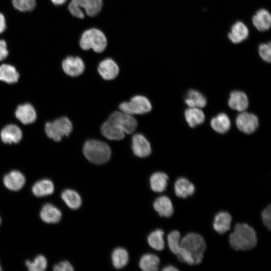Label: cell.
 <instances>
[{"label":"cell","instance_id":"obj_1","mask_svg":"<svg viewBox=\"0 0 271 271\" xmlns=\"http://www.w3.org/2000/svg\"><path fill=\"white\" fill-rule=\"evenodd\" d=\"M229 242L232 248L245 251L254 247L257 242L254 229L246 223H237L230 234Z\"/></svg>","mask_w":271,"mask_h":271},{"label":"cell","instance_id":"obj_2","mask_svg":"<svg viewBox=\"0 0 271 271\" xmlns=\"http://www.w3.org/2000/svg\"><path fill=\"white\" fill-rule=\"evenodd\" d=\"M83 153L89 161L97 165L106 163L111 156L109 146L104 142L95 140L86 142L83 147Z\"/></svg>","mask_w":271,"mask_h":271},{"label":"cell","instance_id":"obj_3","mask_svg":"<svg viewBox=\"0 0 271 271\" xmlns=\"http://www.w3.org/2000/svg\"><path fill=\"white\" fill-rule=\"evenodd\" d=\"M107 45L106 36L100 30L92 28L83 32L79 40L80 48L85 51L92 49L95 52H103Z\"/></svg>","mask_w":271,"mask_h":271},{"label":"cell","instance_id":"obj_4","mask_svg":"<svg viewBox=\"0 0 271 271\" xmlns=\"http://www.w3.org/2000/svg\"><path fill=\"white\" fill-rule=\"evenodd\" d=\"M180 246L191 254L195 264L201 262L206 248V244L201 235L193 232L187 234L180 240Z\"/></svg>","mask_w":271,"mask_h":271},{"label":"cell","instance_id":"obj_5","mask_svg":"<svg viewBox=\"0 0 271 271\" xmlns=\"http://www.w3.org/2000/svg\"><path fill=\"white\" fill-rule=\"evenodd\" d=\"M72 130V123L66 116L48 122L45 126V131L47 137L56 142H59L63 137L68 136Z\"/></svg>","mask_w":271,"mask_h":271},{"label":"cell","instance_id":"obj_6","mask_svg":"<svg viewBox=\"0 0 271 271\" xmlns=\"http://www.w3.org/2000/svg\"><path fill=\"white\" fill-rule=\"evenodd\" d=\"M119 109L130 115L144 114L150 112L152 105L149 100L142 95H136L129 101L124 102L119 105Z\"/></svg>","mask_w":271,"mask_h":271},{"label":"cell","instance_id":"obj_7","mask_svg":"<svg viewBox=\"0 0 271 271\" xmlns=\"http://www.w3.org/2000/svg\"><path fill=\"white\" fill-rule=\"evenodd\" d=\"M108 120L114 123L127 134L133 132L138 125L137 121L132 115L122 111L113 112L109 115Z\"/></svg>","mask_w":271,"mask_h":271},{"label":"cell","instance_id":"obj_8","mask_svg":"<svg viewBox=\"0 0 271 271\" xmlns=\"http://www.w3.org/2000/svg\"><path fill=\"white\" fill-rule=\"evenodd\" d=\"M236 124L241 131L250 134L253 132L257 128L258 119L254 114L242 111L237 115Z\"/></svg>","mask_w":271,"mask_h":271},{"label":"cell","instance_id":"obj_9","mask_svg":"<svg viewBox=\"0 0 271 271\" xmlns=\"http://www.w3.org/2000/svg\"><path fill=\"white\" fill-rule=\"evenodd\" d=\"M62 67L66 74L70 76L76 77L83 72L85 65L81 58L70 56L63 60Z\"/></svg>","mask_w":271,"mask_h":271},{"label":"cell","instance_id":"obj_10","mask_svg":"<svg viewBox=\"0 0 271 271\" xmlns=\"http://www.w3.org/2000/svg\"><path fill=\"white\" fill-rule=\"evenodd\" d=\"M3 182L4 186L9 190L18 191L25 184L26 178L20 171L12 170L4 176Z\"/></svg>","mask_w":271,"mask_h":271},{"label":"cell","instance_id":"obj_11","mask_svg":"<svg viewBox=\"0 0 271 271\" xmlns=\"http://www.w3.org/2000/svg\"><path fill=\"white\" fill-rule=\"evenodd\" d=\"M132 149L134 154L140 158L149 156L151 153V145L142 134L137 133L132 138Z\"/></svg>","mask_w":271,"mask_h":271},{"label":"cell","instance_id":"obj_12","mask_svg":"<svg viewBox=\"0 0 271 271\" xmlns=\"http://www.w3.org/2000/svg\"><path fill=\"white\" fill-rule=\"evenodd\" d=\"M97 70L102 78L106 80L114 79L119 73L118 66L111 58H106L101 61L98 65Z\"/></svg>","mask_w":271,"mask_h":271},{"label":"cell","instance_id":"obj_13","mask_svg":"<svg viewBox=\"0 0 271 271\" xmlns=\"http://www.w3.org/2000/svg\"><path fill=\"white\" fill-rule=\"evenodd\" d=\"M15 113L16 118L24 124L33 123L37 118L36 110L29 103L18 106Z\"/></svg>","mask_w":271,"mask_h":271},{"label":"cell","instance_id":"obj_14","mask_svg":"<svg viewBox=\"0 0 271 271\" xmlns=\"http://www.w3.org/2000/svg\"><path fill=\"white\" fill-rule=\"evenodd\" d=\"M23 133L20 128L14 124H9L3 128L0 132L2 142L7 144L18 143L22 139Z\"/></svg>","mask_w":271,"mask_h":271},{"label":"cell","instance_id":"obj_15","mask_svg":"<svg viewBox=\"0 0 271 271\" xmlns=\"http://www.w3.org/2000/svg\"><path fill=\"white\" fill-rule=\"evenodd\" d=\"M62 212L56 206L50 203H45L40 211V217L47 223H58L62 218Z\"/></svg>","mask_w":271,"mask_h":271},{"label":"cell","instance_id":"obj_16","mask_svg":"<svg viewBox=\"0 0 271 271\" xmlns=\"http://www.w3.org/2000/svg\"><path fill=\"white\" fill-rule=\"evenodd\" d=\"M248 35L247 27L243 22L238 21L232 26L228 37L232 43L238 44L246 39Z\"/></svg>","mask_w":271,"mask_h":271},{"label":"cell","instance_id":"obj_17","mask_svg":"<svg viewBox=\"0 0 271 271\" xmlns=\"http://www.w3.org/2000/svg\"><path fill=\"white\" fill-rule=\"evenodd\" d=\"M252 21L257 30L261 32L267 31L271 26V16L267 10L261 9L253 15Z\"/></svg>","mask_w":271,"mask_h":271},{"label":"cell","instance_id":"obj_18","mask_svg":"<svg viewBox=\"0 0 271 271\" xmlns=\"http://www.w3.org/2000/svg\"><path fill=\"white\" fill-rule=\"evenodd\" d=\"M228 104L231 109L242 112L247 108L248 100L246 95L244 92L233 91L230 94Z\"/></svg>","mask_w":271,"mask_h":271},{"label":"cell","instance_id":"obj_19","mask_svg":"<svg viewBox=\"0 0 271 271\" xmlns=\"http://www.w3.org/2000/svg\"><path fill=\"white\" fill-rule=\"evenodd\" d=\"M55 189L53 182L48 179H43L35 182L32 187V192L37 197H42L52 194Z\"/></svg>","mask_w":271,"mask_h":271},{"label":"cell","instance_id":"obj_20","mask_svg":"<svg viewBox=\"0 0 271 271\" xmlns=\"http://www.w3.org/2000/svg\"><path fill=\"white\" fill-rule=\"evenodd\" d=\"M71 1L76 3L90 17L98 15L103 7L102 0H71Z\"/></svg>","mask_w":271,"mask_h":271},{"label":"cell","instance_id":"obj_21","mask_svg":"<svg viewBox=\"0 0 271 271\" xmlns=\"http://www.w3.org/2000/svg\"><path fill=\"white\" fill-rule=\"evenodd\" d=\"M101 132L107 139L116 141L123 139L125 134L114 123L108 119L102 125Z\"/></svg>","mask_w":271,"mask_h":271},{"label":"cell","instance_id":"obj_22","mask_svg":"<svg viewBox=\"0 0 271 271\" xmlns=\"http://www.w3.org/2000/svg\"><path fill=\"white\" fill-rule=\"evenodd\" d=\"M176 195L178 197L186 198L193 195L195 188L193 183L185 178H179L174 184Z\"/></svg>","mask_w":271,"mask_h":271},{"label":"cell","instance_id":"obj_23","mask_svg":"<svg viewBox=\"0 0 271 271\" xmlns=\"http://www.w3.org/2000/svg\"><path fill=\"white\" fill-rule=\"evenodd\" d=\"M232 217L227 212L221 211L218 213L214 220L213 227L219 234H223L230 228Z\"/></svg>","mask_w":271,"mask_h":271},{"label":"cell","instance_id":"obj_24","mask_svg":"<svg viewBox=\"0 0 271 271\" xmlns=\"http://www.w3.org/2000/svg\"><path fill=\"white\" fill-rule=\"evenodd\" d=\"M153 206L155 210L162 217H170L174 212L172 202L166 196H162L158 198L155 201Z\"/></svg>","mask_w":271,"mask_h":271},{"label":"cell","instance_id":"obj_25","mask_svg":"<svg viewBox=\"0 0 271 271\" xmlns=\"http://www.w3.org/2000/svg\"><path fill=\"white\" fill-rule=\"evenodd\" d=\"M185 119L191 127H195L202 123L205 120L204 112L198 107H189L184 113Z\"/></svg>","mask_w":271,"mask_h":271},{"label":"cell","instance_id":"obj_26","mask_svg":"<svg viewBox=\"0 0 271 271\" xmlns=\"http://www.w3.org/2000/svg\"><path fill=\"white\" fill-rule=\"evenodd\" d=\"M210 124L215 131L224 133L230 129L231 122L226 114L220 113L211 119Z\"/></svg>","mask_w":271,"mask_h":271},{"label":"cell","instance_id":"obj_27","mask_svg":"<svg viewBox=\"0 0 271 271\" xmlns=\"http://www.w3.org/2000/svg\"><path fill=\"white\" fill-rule=\"evenodd\" d=\"M19 78V73L16 68L10 64L0 65V81L9 84L17 82Z\"/></svg>","mask_w":271,"mask_h":271},{"label":"cell","instance_id":"obj_28","mask_svg":"<svg viewBox=\"0 0 271 271\" xmlns=\"http://www.w3.org/2000/svg\"><path fill=\"white\" fill-rule=\"evenodd\" d=\"M169 177L163 172H156L150 178V186L155 192H162L166 189Z\"/></svg>","mask_w":271,"mask_h":271},{"label":"cell","instance_id":"obj_29","mask_svg":"<svg viewBox=\"0 0 271 271\" xmlns=\"http://www.w3.org/2000/svg\"><path fill=\"white\" fill-rule=\"evenodd\" d=\"M61 197L67 206L72 209H77L81 205V198L75 190L66 189L62 192Z\"/></svg>","mask_w":271,"mask_h":271},{"label":"cell","instance_id":"obj_30","mask_svg":"<svg viewBox=\"0 0 271 271\" xmlns=\"http://www.w3.org/2000/svg\"><path fill=\"white\" fill-rule=\"evenodd\" d=\"M185 102L189 107L200 108L206 106L207 100L205 96L200 92L191 89L188 91Z\"/></svg>","mask_w":271,"mask_h":271},{"label":"cell","instance_id":"obj_31","mask_svg":"<svg viewBox=\"0 0 271 271\" xmlns=\"http://www.w3.org/2000/svg\"><path fill=\"white\" fill-rule=\"evenodd\" d=\"M160 258L156 254L147 253L142 256L139 262L140 267L145 271L158 270Z\"/></svg>","mask_w":271,"mask_h":271},{"label":"cell","instance_id":"obj_32","mask_svg":"<svg viewBox=\"0 0 271 271\" xmlns=\"http://www.w3.org/2000/svg\"><path fill=\"white\" fill-rule=\"evenodd\" d=\"M112 264L117 269L124 267L128 261V254L126 250L122 247L116 248L111 254Z\"/></svg>","mask_w":271,"mask_h":271},{"label":"cell","instance_id":"obj_33","mask_svg":"<svg viewBox=\"0 0 271 271\" xmlns=\"http://www.w3.org/2000/svg\"><path fill=\"white\" fill-rule=\"evenodd\" d=\"M164 234V231L159 229L151 232L148 237L150 246L157 250H162L165 247Z\"/></svg>","mask_w":271,"mask_h":271},{"label":"cell","instance_id":"obj_34","mask_svg":"<svg viewBox=\"0 0 271 271\" xmlns=\"http://www.w3.org/2000/svg\"><path fill=\"white\" fill-rule=\"evenodd\" d=\"M47 264L46 257L42 254L37 255L33 261L27 259L25 261L28 269L31 271H44L46 269Z\"/></svg>","mask_w":271,"mask_h":271},{"label":"cell","instance_id":"obj_35","mask_svg":"<svg viewBox=\"0 0 271 271\" xmlns=\"http://www.w3.org/2000/svg\"><path fill=\"white\" fill-rule=\"evenodd\" d=\"M181 234L177 230L171 232L167 236V241L171 251L177 254L180 248Z\"/></svg>","mask_w":271,"mask_h":271},{"label":"cell","instance_id":"obj_36","mask_svg":"<svg viewBox=\"0 0 271 271\" xmlns=\"http://www.w3.org/2000/svg\"><path fill=\"white\" fill-rule=\"evenodd\" d=\"M12 2L14 7L22 12L31 11L36 5V0H12Z\"/></svg>","mask_w":271,"mask_h":271},{"label":"cell","instance_id":"obj_37","mask_svg":"<svg viewBox=\"0 0 271 271\" xmlns=\"http://www.w3.org/2000/svg\"><path fill=\"white\" fill-rule=\"evenodd\" d=\"M270 42L262 43L258 46V53L261 58L266 62H270L271 49Z\"/></svg>","mask_w":271,"mask_h":271},{"label":"cell","instance_id":"obj_38","mask_svg":"<svg viewBox=\"0 0 271 271\" xmlns=\"http://www.w3.org/2000/svg\"><path fill=\"white\" fill-rule=\"evenodd\" d=\"M176 255L180 261L187 263L190 265L195 264V262L192 256L185 249L181 247L178 253Z\"/></svg>","mask_w":271,"mask_h":271},{"label":"cell","instance_id":"obj_39","mask_svg":"<svg viewBox=\"0 0 271 271\" xmlns=\"http://www.w3.org/2000/svg\"><path fill=\"white\" fill-rule=\"evenodd\" d=\"M68 9L72 16L80 19L84 18L85 15L82 9L75 2L71 1Z\"/></svg>","mask_w":271,"mask_h":271},{"label":"cell","instance_id":"obj_40","mask_svg":"<svg viewBox=\"0 0 271 271\" xmlns=\"http://www.w3.org/2000/svg\"><path fill=\"white\" fill-rule=\"evenodd\" d=\"M263 224L270 230L271 227V206H267L261 214Z\"/></svg>","mask_w":271,"mask_h":271},{"label":"cell","instance_id":"obj_41","mask_svg":"<svg viewBox=\"0 0 271 271\" xmlns=\"http://www.w3.org/2000/svg\"><path fill=\"white\" fill-rule=\"evenodd\" d=\"M54 271H72L74 270L73 266L67 260L61 261L53 267Z\"/></svg>","mask_w":271,"mask_h":271},{"label":"cell","instance_id":"obj_42","mask_svg":"<svg viewBox=\"0 0 271 271\" xmlns=\"http://www.w3.org/2000/svg\"><path fill=\"white\" fill-rule=\"evenodd\" d=\"M9 55L6 42L0 39V61L5 59Z\"/></svg>","mask_w":271,"mask_h":271},{"label":"cell","instance_id":"obj_43","mask_svg":"<svg viewBox=\"0 0 271 271\" xmlns=\"http://www.w3.org/2000/svg\"><path fill=\"white\" fill-rule=\"evenodd\" d=\"M6 29V21L4 15L0 13V34L3 33Z\"/></svg>","mask_w":271,"mask_h":271},{"label":"cell","instance_id":"obj_44","mask_svg":"<svg viewBox=\"0 0 271 271\" xmlns=\"http://www.w3.org/2000/svg\"><path fill=\"white\" fill-rule=\"evenodd\" d=\"M164 271H177L178 269L172 265H168L162 269Z\"/></svg>","mask_w":271,"mask_h":271},{"label":"cell","instance_id":"obj_45","mask_svg":"<svg viewBox=\"0 0 271 271\" xmlns=\"http://www.w3.org/2000/svg\"><path fill=\"white\" fill-rule=\"evenodd\" d=\"M52 3L57 6L62 5L65 4L67 0H51Z\"/></svg>","mask_w":271,"mask_h":271},{"label":"cell","instance_id":"obj_46","mask_svg":"<svg viewBox=\"0 0 271 271\" xmlns=\"http://www.w3.org/2000/svg\"><path fill=\"white\" fill-rule=\"evenodd\" d=\"M2 269H2V266H1V264H0V271L2 270Z\"/></svg>","mask_w":271,"mask_h":271},{"label":"cell","instance_id":"obj_47","mask_svg":"<svg viewBox=\"0 0 271 271\" xmlns=\"http://www.w3.org/2000/svg\"><path fill=\"white\" fill-rule=\"evenodd\" d=\"M1 222H2V220H1V218L0 217V224H1Z\"/></svg>","mask_w":271,"mask_h":271}]
</instances>
